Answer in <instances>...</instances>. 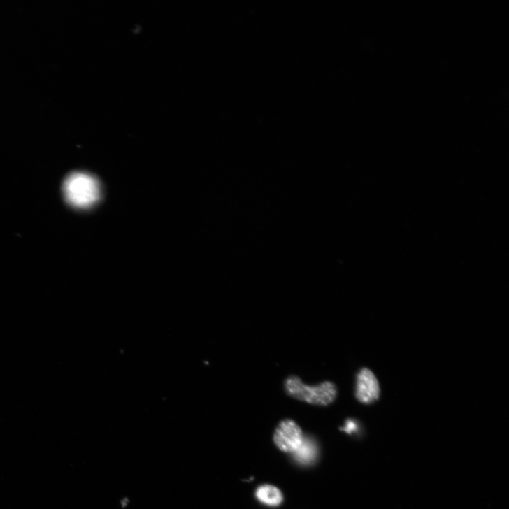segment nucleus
<instances>
[{
	"instance_id": "obj_1",
	"label": "nucleus",
	"mask_w": 509,
	"mask_h": 509,
	"mask_svg": "<svg viewBox=\"0 0 509 509\" xmlns=\"http://www.w3.org/2000/svg\"><path fill=\"white\" fill-rule=\"evenodd\" d=\"M63 192L68 203L76 208L88 209L101 198V186L97 179L85 172H75L63 184Z\"/></svg>"
},
{
	"instance_id": "obj_2",
	"label": "nucleus",
	"mask_w": 509,
	"mask_h": 509,
	"mask_svg": "<svg viewBox=\"0 0 509 509\" xmlns=\"http://www.w3.org/2000/svg\"><path fill=\"white\" fill-rule=\"evenodd\" d=\"M285 389L289 396L306 403L328 406L332 404L337 398L338 389L331 381L314 387L303 383L301 379L296 375L289 376L285 381Z\"/></svg>"
},
{
	"instance_id": "obj_3",
	"label": "nucleus",
	"mask_w": 509,
	"mask_h": 509,
	"mask_svg": "<svg viewBox=\"0 0 509 509\" xmlns=\"http://www.w3.org/2000/svg\"><path fill=\"white\" fill-rule=\"evenodd\" d=\"M304 438L301 427L291 419L282 420L273 436L276 447L282 452L292 454L301 447Z\"/></svg>"
},
{
	"instance_id": "obj_4",
	"label": "nucleus",
	"mask_w": 509,
	"mask_h": 509,
	"mask_svg": "<svg viewBox=\"0 0 509 509\" xmlns=\"http://www.w3.org/2000/svg\"><path fill=\"white\" fill-rule=\"evenodd\" d=\"M355 396L359 402L371 404L380 396V387L374 373L368 368H361L357 375Z\"/></svg>"
},
{
	"instance_id": "obj_5",
	"label": "nucleus",
	"mask_w": 509,
	"mask_h": 509,
	"mask_svg": "<svg viewBox=\"0 0 509 509\" xmlns=\"http://www.w3.org/2000/svg\"><path fill=\"white\" fill-rule=\"evenodd\" d=\"M317 454L316 442L310 437H305L301 447L293 454V457L301 465H310L317 459Z\"/></svg>"
},
{
	"instance_id": "obj_6",
	"label": "nucleus",
	"mask_w": 509,
	"mask_h": 509,
	"mask_svg": "<svg viewBox=\"0 0 509 509\" xmlns=\"http://www.w3.org/2000/svg\"><path fill=\"white\" fill-rule=\"evenodd\" d=\"M256 496L261 503L271 507L280 506L284 499L282 492L271 485L260 486L256 491Z\"/></svg>"
},
{
	"instance_id": "obj_7",
	"label": "nucleus",
	"mask_w": 509,
	"mask_h": 509,
	"mask_svg": "<svg viewBox=\"0 0 509 509\" xmlns=\"http://www.w3.org/2000/svg\"><path fill=\"white\" fill-rule=\"evenodd\" d=\"M357 429V427L354 422L352 420H347L345 426L341 429L347 433H352L353 431H355Z\"/></svg>"
}]
</instances>
